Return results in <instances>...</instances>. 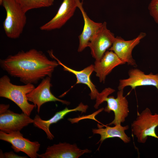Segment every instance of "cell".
Wrapping results in <instances>:
<instances>
[{
    "label": "cell",
    "instance_id": "6da1fadb",
    "mask_svg": "<svg viewBox=\"0 0 158 158\" xmlns=\"http://www.w3.org/2000/svg\"><path fill=\"white\" fill-rule=\"evenodd\" d=\"M0 65L10 75L25 84H36L47 76L51 78L59 65L56 60H49L43 52L35 49L9 55L0 60Z\"/></svg>",
    "mask_w": 158,
    "mask_h": 158
},
{
    "label": "cell",
    "instance_id": "7a4b0ae2",
    "mask_svg": "<svg viewBox=\"0 0 158 158\" xmlns=\"http://www.w3.org/2000/svg\"><path fill=\"white\" fill-rule=\"evenodd\" d=\"M35 88L32 84L24 85H14L10 79L5 75L0 78V97L8 99L15 103L22 112L30 116L36 107L29 103L26 95Z\"/></svg>",
    "mask_w": 158,
    "mask_h": 158
},
{
    "label": "cell",
    "instance_id": "3957f363",
    "mask_svg": "<svg viewBox=\"0 0 158 158\" xmlns=\"http://www.w3.org/2000/svg\"><path fill=\"white\" fill-rule=\"evenodd\" d=\"M1 5L6 12V16L3 22L6 35L11 39L19 38L26 23V13L15 0H2Z\"/></svg>",
    "mask_w": 158,
    "mask_h": 158
},
{
    "label": "cell",
    "instance_id": "277c9868",
    "mask_svg": "<svg viewBox=\"0 0 158 158\" xmlns=\"http://www.w3.org/2000/svg\"><path fill=\"white\" fill-rule=\"evenodd\" d=\"M131 126L132 132L138 142L145 143L148 137L158 140L155 131L158 126V114H152L148 108L138 113L137 118Z\"/></svg>",
    "mask_w": 158,
    "mask_h": 158
},
{
    "label": "cell",
    "instance_id": "5b68a950",
    "mask_svg": "<svg viewBox=\"0 0 158 158\" xmlns=\"http://www.w3.org/2000/svg\"><path fill=\"white\" fill-rule=\"evenodd\" d=\"M9 104L0 105V130L7 133L20 131L23 128L33 123L34 120L22 112L16 113L8 109Z\"/></svg>",
    "mask_w": 158,
    "mask_h": 158
},
{
    "label": "cell",
    "instance_id": "8992f818",
    "mask_svg": "<svg viewBox=\"0 0 158 158\" xmlns=\"http://www.w3.org/2000/svg\"><path fill=\"white\" fill-rule=\"evenodd\" d=\"M115 39L114 34L108 30L104 22L91 38L88 44L92 57L95 61L101 59L107 50L112 45Z\"/></svg>",
    "mask_w": 158,
    "mask_h": 158
},
{
    "label": "cell",
    "instance_id": "52a82bcc",
    "mask_svg": "<svg viewBox=\"0 0 158 158\" xmlns=\"http://www.w3.org/2000/svg\"><path fill=\"white\" fill-rule=\"evenodd\" d=\"M0 139L10 143L16 152H22L31 158L38 157L37 152L40 144L37 141L32 142L23 137L20 131L7 133L0 131Z\"/></svg>",
    "mask_w": 158,
    "mask_h": 158
},
{
    "label": "cell",
    "instance_id": "ba28073f",
    "mask_svg": "<svg viewBox=\"0 0 158 158\" xmlns=\"http://www.w3.org/2000/svg\"><path fill=\"white\" fill-rule=\"evenodd\" d=\"M117 97L113 96L104 97L103 102H106L107 106L104 110L108 113L113 111L114 115L113 121L107 126L121 124L125 121L129 113L128 103L126 97L123 95V90H118L117 94Z\"/></svg>",
    "mask_w": 158,
    "mask_h": 158
},
{
    "label": "cell",
    "instance_id": "9c48e42d",
    "mask_svg": "<svg viewBox=\"0 0 158 158\" xmlns=\"http://www.w3.org/2000/svg\"><path fill=\"white\" fill-rule=\"evenodd\" d=\"M51 77L47 76L42 79L40 83L36 88L28 93L26 97L28 101L32 102L36 107H37V111L39 113L41 107L43 104L49 102L58 101L67 105L70 102L59 99L55 97L51 92Z\"/></svg>",
    "mask_w": 158,
    "mask_h": 158
},
{
    "label": "cell",
    "instance_id": "30bf717a",
    "mask_svg": "<svg viewBox=\"0 0 158 158\" xmlns=\"http://www.w3.org/2000/svg\"><path fill=\"white\" fill-rule=\"evenodd\" d=\"M146 35L145 33L141 32L137 37L129 40H125L121 37L117 36L109 50L113 51L125 63L136 67L137 65L132 57V51Z\"/></svg>",
    "mask_w": 158,
    "mask_h": 158
},
{
    "label": "cell",
    "instance_id": "8fae6325",
    "mask_svg": "<svg viewBox=\"0 0 158 158\" xmlns=\"http://www.w3.org/2000/svg\"><path fill=\"white\" fill-rule=\"evenodd\" d=\"M128 75V78L119 80L118 90H123L127 86L134 89L139 86H152L156 88L158 92V74H145L140 70L135 68L129 70Z\"/></svg>",
    "mask_w": 158,
    "mask_h": 158
},
{
    "label": "cell",
    "instance_id": "7c38bea8",
    "mask_svg": "<svg viewBox=\"0 0 158 158\" xmlns=\"http://www.w3.org/2000/svg\"><path fill=\"white\" fill-rule=\"evenodd\" d=\"M87 149H81L76 144L60 142L47 148L45 152L38 155L40 158H78L85 153L91 152Z\"/></svg>",
    "mask_w": 158,
    "mask_h": 158
},
{
    "label": "cell",
    "instance_id": "4fadbf2b",
    "mask_svg": "<svg viewBox=\"0 0 158 158\" xmlns=\"http://www.w3.org/2000/svg\"><path fill=\"white\" fill-rule=\"evenodd\" d=\"M77 7L76 0H63L55 15L40 29L50 31L61 28L73 16Z\"/></svg>",
    "mask_w": 158,
    "mask_h": 158
},
{
    "label": "cell",
    "instance_id": "5bb4252c",
    "mask_svg": "<svg viewBox=\"0 0 158 158\" xmlns=\"http://www.w3.org/2000/svg\"><path fill=\"white\" fill-rule=\"evenodd\" d=\"M48 52L50 56L56 60L59 65L63 67L64 71L72 73L75 75L77 78L76 84H83L87 86L90 90L89 95L91 99H96V103H97L100 99L101 93L99 92L90 78L91 75L94 71V65H90L80 71H76L63 63L54 55L52 51H49Z\"/></svg>",
    "mask_w": 158,
    "mask_h": 158
},
{
    "label": "cell",
    "instance_id": "9a60e30c",
    "mask_svg": "<svg viewBox=\"0 0 158 158\" xmlns=\"http://www.w3.org/2000/svg\"><path fill=\"white\" fill-rule=\"evenodd\" d=\"M125 63L121 60L113 51H107L99 61H95L94 71L101 83L105 82L106 76L117 66Z\"/></svg>",
    "mask_w": 158,
    "mask_h": 158
},
{
    "label": "cell",
    "instance_id": "2e32d148",
    "mask_svg": "<svg viewBox=\"0 0 158 158\" xmlns=\"http://www.w3.org/2000/svg\"><path fill=\"white\" fill-rule=\"evenodd\" d=\"M88 107L87 105H84L81 102L74 109H70L66 107L63 110L56 112L53 116L47 120H42L39 115L36 114L33 119V124L35 126L44 131L47 135V138L52 140L54 138V136L49 129L51 124L56 123L63 119L66 114L71 112L79 111L82 113H86Z\"/></svg>",
    "mask_w": 158,
    "mask_h": 158
},
{
    "label": "cell",
    "instance_id": "e0dca14e",
    "mask_svg": "<svg viewBox=\"0 0 158 158\" xmlns=\"http://www.w3.org/2000/svg\"><path fill=\"white\" fill-rule=\"evenodd\" d=\"M77 7L80 11L84 20L83 31L78 36L79 45L78 51L80 52L88 47L89 42L95 33L102 26V23L95 22L87 16L83 6V2L76 0Z\"/></svg>",
    "mask_w": 158,
    "mask_h": 158
},
{
    "label": "cell",
    "instance_id": "ac0fdd59",
    "mask_svg": "<svg viewBox=\"0 0 158 158\" xmlns=\"http://www.w3.org/2000/svg\"><path fill=\"white\" fill-rule=\"evenodd\" d=\"M97 126L98 128L93 129L92 132L93 134H98L101 136L98 143L100 142L101 144L106 139L113 138H118L125 143L130 141V138L125 133V131L129 128L128 125L123 126L121 124H118L112 127L107 126L104 128L101 127L98 124Z\"/></svg>",
    "mask_w": 158,
    "mask_h": 158
},
{
    "label": "cell",
    "instance_id": "d6986e66",
    "mask_svg": "<svg viewBox=\"0 0 158 158\" xmlns=\"http://www.w3.org/2000/svg\"><path fill=\"white\" fill-rule=\"evenodd\" d=\"M25 13L33 9L48 7L53 4L54 0H15Z\"/></svg>",
    "mask_w": 158,
    "mask_h": 158
},
{
    "label": "cell",
    "instance_id": "ffe728a7",
    "mask_svg": "<svg viewBox=\"0 0 158 158\" xmlns=\"http://www.w3.org/2000/svg\"><path fill=\"white\" fill-rule=\"evenodd\" d=\"M150 15L158 24V0H151L148 6Z\"/></svg>",
    "mask_w": 158,
    "mask_h": 158
},
{
    "label": "cell",
    "instance_id": "44dd1931",
    "mask_svg": "<svg viewBox=\"0 0 158 158\" xmlns=\"http://www.w3.org/2000/svg\"><path fill=\"white\" fill-rule=\"evenodd\" d=\"M4 158H27V157L26 156H19L14 153L13 152L11 151L8 152H6L4 154Z\"/></svg>",
    "mask_w": 158,
    "mask_h": 158
},
{
    "label": "cell",
    "instance_id": "7402d4cb",
    "mask_svg": "<svg viewBox=\"0 0 158 158\" xmlns=\"http://www.w3.org/2000/svg\"><path fill=\"white\" fill-rule=\"evenodd\" d=\"M2 0H0V4L1 5Z\"/></svg>",
    "mask_w": 158,
    "mask_h": 158
}]
</instances>
